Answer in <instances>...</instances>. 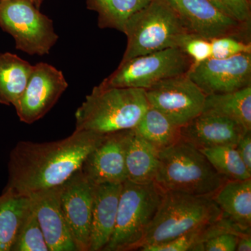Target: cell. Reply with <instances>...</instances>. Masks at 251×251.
Masks as SVG:
<instances>
[{
  "label": "cell",
  "instance_id": "6da1fadb",
  "mask_svg": "<svg viewBox=\"0 0 251 251\" xmlns=\"http://www.w3.org/2000/svg\"><path fill=\"white\" fill-rule=\"evenodd\" d=\"M103 135L75 130L64 139L47 143L21 141L10 153L6 189L18 194L60 186L82 166Z\"/></svg>",
  "mask_w": 251,
  "mask_h": 251
},
{
  "label": "cell",
  "instance_id": "7a4b0ae2",
  "mask_svg": "<svg viewBox=\"0 0 251 251\" xmlns=\"http://www.w3.org/2000/svg\"><path fill=\"white\" fill-rule=\"evenodd\" d=\"M150 107L145 90L133 87H94L75 112V130L105 135L133 129Z\"/></svg>",
  "mask_w": 251,
  "mask_h": 251
},
{
  "label": "cell",
  "instance_id": "3957f363",
  "mask_svg": "<svg viewBox=\"0 0 251 251\" xmlns=\"http://www.w3.org/2000/svg\"><path fill=\"white\" fill-rule=\"evenodd\" d=\"M227 180L211 166L199 148L182 138L159 151L154 181L164 191L213 197Z\"/></svg>",
  "mask_w": 251,
  "mask_h": 251
},
{
  "label": "cell",
  "instance_id": "277c9868",
  "mask_svg": "<svg viewBox=\"0 0 251 251\" xmlns=\"http://www.w3.org/2000/svg\"><path fill=\"white\" fill-rule=\"evenodd\" d=\"M222 216L212 197L164 191L159 208L137 250L170 242Z\"/></svg>",
  "mask_w": 251,
  "mask_h": 251
},
{
  "label": "cell",
  "instance_id": "5b68a950",
  "mask_svg": "<svg viewBox=\"0 0 251 251\" xmlns=\"http://www.w3.org/2000/svg\"><path fill=\"white\" fill-rule=\"evenodd\" d=\"M123 33L126 49L121 62L134 57L178 48L180 41L191 34L179 15L164 0H151L126 23Z\"/></svg>",
  "mask_w": 251,
  "mask_h": 251
},
{
  "label": "cell",
  "instance_id": "8992f818",
  "mask_svg": "<svg viewBox=\"0 0 251 251\" xmlns=\"http://www.w3.org/2000/svg\"><path fill=\"white\" fill-rule=\"evenodd\" d=\"M164 191L155 181L122 183L116 223L104 251L137 250L152 222L163 200Z\"/></svg>",
  "mask_w": 251,
  "mask_h": 251
},
{
  "label": "cell",
  "instance_id": "52a82bcc",
  "mask_svg": "<svg viewBox=\"0 0 251 251\" xmlns=\"http://www.w3.org/2000/svg\"><path fill=\"white\" fill-rule=\"evenodd\" d=\"M0 27L14 38L16 49L29 54H49L58 40L52 20L31 0H1Z\"/></svg>",
  "mask_w": 251,
  "mask_h": 251
},
{
  "label": "cell",
  "instance_id": "ba28073f",
  "mask_svg": "<svg viewBox=\"0 0 251 251\" xmlns=\"http://www.w3.org/2000/svg\"><path fill=\"white\" fill-rule=\"evenodd\" d=\"M193 64L179 48H170L120 63L101 84L147 90L162 80L188 74Z\"/></svg>",
  "mask_w": 251,
  "mask_h": 251
},
{
  "label": "cell",
  "instance_id": "9c48e42d",
  "mask_svg": "<svg viewBox=\"0 0 251 251\" xmlns=\"http://www.w3.org/2000/svg\"><path fill=\"white\" fill-rule=\"evenodd\" d=\"M145 90L150 106L179 127L192 121L204 109L206 95L187 74L162 80Z\"/></svg>",
  "mask_w": 251,
  "mask_h": 251
},
{
  "label": "cell",
  "instance_id": "30bf717a",
  "mask_svg": "<svg viewBox=\"0 0 251 251\" xmlns=\"http://www.w3.org/2000/svg\"><path fill=\"white\" fill-rule=\"evenodd\" d=\"M64 74L47 63L33 67L24 92L14 106L20 120L31 125L43 118L67 90Z\"/></svg>",
  "mask_w": 251,
  "mask_h": 251
},
{
  "label": "cell",
  "instance_id": "8fae6325",
  "mask_svg": "<svg viewBox=\"0 0 251 251\" xmlns=\"http://www.w3.org/2000/svg\"><path fill=\"white\" fill-rule=\"evenodd\" d=\"M179 15L191 34L204 39L232 36L251 41V25L228 17L209 0H164Z\"/></svg>",
  "mask_w": 251,
  "mask_h": 251
},
{
  "label": "cell",
  "instance_id": "7c38bea8",
  "mask_svg": "<svg viewBox=\"0 0 251 251\" xmlns=\"http://www.w3.org/2000/svg\"><path fill=\"white\" fill-rule=\"evenodd\" d=\"M96 185L81 170L60 185L61 206L77 251H89Z\"/></svg>",
  "mask_w": 251,
  "mask_h": 251
},
{
  "label": "cell",
  "instance_id": "4fadbf2b",
  "mask_svg": "<svg viewBox=\"0 0 251 251\" xmlns=\"http://www.w3.org/2000/svg\"><path fill=\"white\" fill-rule=\"evenodd\" d=\"M188 75L206 95L234 92L251 85V53L193 64Z\"/></svg>",
  "mask_w": 251,
  "mask_h": 251
},
{
  "label": "cell",
  "instance_id": "5bb4252c",
  "mask_svg": "<svg viewBox=\"0 0 251 251\" xmlns=\"http://www.w3.org/2000/svg\"><path fill=\"white\" fill-rule=\"evenodd\" d=\"M129 130L103 135L85 158L80 170L93 184H122L126 181L125 153Z\"/></svg>",
  "mask_w": 251,
  "mask_h": 251
},
{
  "label": "cell",
  "instance_id": "9a60e30c",
  "mask_svg": "<svg viewBox=\"0 0 251 251\" xmlns=\"http://www.w3.org/2000/svg\"><path fill=\"white\" fill-rule=\"evenodd\" d=\"M49 251H77L61 206L60 186L29 195Z\"/></svg>",
  "mask_w": 251,
  "mask_h": 251
},
{
  "label": "cell",
  "instance_id": "2e32d148",
  "mask_svg": "<svg viewBox=\"0 0 251 251\" xmlns=\"http://www.w3.org/2000/svg\"><path fill=\"white\" fill-rule=\"evenodd\" d=\"M247 131L237 122L209 112H202L181 127V138L199 149L237 145Z\"/></svg>",
  "mask_w": 251,
  "mask_h": 251
},
{
  "label": "cell",
  "instance_id": "e0dca14e",
  "mask_svg": "<svg viewBox=\"0 0 251 251\" xmlns=\"http://www.w3.org/2000/svg\"><path fill=\"white\" fill-rule=\"evenodd\" d=\"M122 188V183L96 185L89 251H103L110 240L116 223Z\"/></svg>",
  "mask_w": 251,
  "mask_h": 251
},
{
  "label": "cell",
  "instance_id": "ac0fdd59",
  "mask_svg": "<svg viewBox=\"0 0 251 251\" xmlns=\"http://www.w3.org/2000/svg\"><path fill=\"white\" fill-rule=\"evenodd\" d=\"M159 164V151L130 129L126 147L125 165L127 180L136 184L154 181Z\"/></svg>",
  "mask_w": 251,
  "mask_h": 251
},
{
  "label": "cell",
  "instance_id": "d6986e66",
  "mask_svg": "<svg viewBox=\"0 0 251 251\" xmlns=\"http://www.w3.org/2000/svg\"><path fill=\"white\" fill-rule=\"evenodd\" d=\"M223 214L244 231H251V178L227 180L212 197Z\"/></svg>",
  "mask_w": 251,
  "mask_h": 251
},
{
  "label": "cell",
  "instance_id": "ffe728a7",
  "mask_svg": "<svg viewBox=\"0 0 251 251\" xmlns=\"http://www.w3.org/2000/svg\"><path fill=\"white\" fill-rule=\"evenodd\" d=\"M29 196L5 188L0 196V251H11L30 209Z\"/></svg>",
  "mask_w": 251,
  "mask_h": 251
},
{
  "label": "cell",
  "instance_id": "44dd1931",
  "mask_svg": "<svg viewBox=\"0 0 251 251\" xmlns=\"http://www.w3.org/2000/svg\"><path fill=\"white\" fill-rule=\"evenodd\" d=\"M202 112L227 117L251 130V85L234 92L206 95Z\"/></svg>",
  "mask_w": 251,
  "mask_h": 251
},
{
  "label": "cell",
  "instance_id": "7402d4cb",
  "mask_svg": "<svg viewBox=\"0 0 251 251\" xmlns=\"http://www.w3.org/2000/svg\"><path fill=\"white\" fill-rule=\"evenodd\" d=\"M33 67L16 54L0 53V103L14 105L25 89Z\"/></svg>",
  "mask_w": 251,
  "mask_h": 251
},
{
  "label": "cell",
  "instance_id": "603a6c76",
  "mask_svg": "<svg viewBox=\"0 0 251 251\" xmlns=\"http://www.w3.org/2000/svg\"><path fill=\"white\" fill-rule=\"evenodd\" d=\"M134 130L158 151L174 145L181 138V127L150 105Z\"/></svg>",
  "mask_w": 251,
  "mask_h": 251
},
{
  "label": "cell",
  "instance_id": "cb8c5ba5",
  "mask_svg": "<svg viewBox=\"0 0 251 251\" xmlns=\"http://www.w3.org/2000/svg\"><path fill=\"white\" fill-rule=\"evenodd\" d=\"M151 0H86L87 9L98 14V25L123 32L133 15L148 6Z\"/></svg>",
  "mask_w": 251,
  "mask_h": 251
},
{
  "label": "cell",
  "instance_id": "d4e9b609",
  "mask_svg": "<svg viewBox=\"0 0 251 251\" xmlns=\"http://www.w3.org/2000/svg\"><path fill=\"white\" fill-rule=\"evenodd\" d=\"M211 166L220 175L228 180L251 179V173L239 156L236 145H221L199 149Z\"/></svg>",
  "mask_w": 251,
  "mask_h": 251
},
{
  "label": "cell",
  "instance_id": "484cf974",
  "mask_svg": "<svg viewBox=\"0 0 251 251\" xmlns=\"http://www.w3.org/2000/svg\"><path fill=\"white\" fill-rule=\"evenodd\" d=\"M11 251H49L40 225L31 206Z\"/></svg>",
  "mask_w": 251,
  "mask_h": 251
},
{
  "label": "cell",
  "instance_id": "4316f807",
  "mask_svg": "<svg viewBox=\"0 0 251 251\" xmlns=\"http://www.w3.org/2000/svg\"><path fill=\"white\" fill-rule=\"evenodd\" d=\"M211 57L226 59L242 53H251V42L232 36H221L211 39Z\"/></svg>",
  "mask_w": 251,
  "mask_h": 251
},
{
  "label": "cell",
  "instance_id": "83f0119b",
  "mask_svg": "<svg viewBox=\"0 0 251 251\" xmlns=\"http://www.w3.org/2000/svg\"><path fill=\"white\" fill-rule=\"evenodd\" d=\"M178 48L191 57L194 64L202 62L211 57V41L195 34L185 36Z\"/></svg>",
  "mask_w": 251,
  "mask_h": 251
},
{
  "label": "cell",
  "instance_id": "f1b7e54d",
  "mask_svg": "<svg viewBox=\"0 0 251 251\" xmlns=\"http://www.w3.org/2000/svg\"><path fill=\"white\" fill-rule=\"evenodd\" d=\"M223 14L243 24L251 23V0H209Z\"/></svg>",
  "mask_w": 251,
  "mask_h": 251
},
{
  "label": "cell",
  "instance_id": "f546056e",
  "mask_svg": "<svg viewBox=\"0 0 251 251\" xmlns=\"http://www.w3.org/2000/svg\"><path fill=\"white\" fill-rule=\"evenodd\" d=\"M243 234L234 232L218 234L199 246L196 251H235L238 239Z\"/></svg>",
  "mask_w": 251,
  "mask_h": 251
},
{
  "label": "cell",
  "instance_id": "4dcf8cb0",
  "mask_svg": "<svg viewBox=\"0 0 251 251\" xmlns=\"http://www.w3.org/2000/svg\"><path fill=\"white\" fill-rule=\"evenodd\" d=\"M236 148L248 171L251 173V130L244 133L236 145Z\"/></svg>",
  "mask_w": 251,
  "mask_h": 251
},
{
  "label": "cell",
  "instance_id": "1f68e13d",
  "mask_svg": "<svg viewBox=\"0 0 251 251\" xmlns=\"http://www.w3.org/2000/svg\"><path fill=\"white\" fill-rule=\"evenodd\" d=\"M236 251H251V233L244 234L239 237V239H238L237 247H236Z\"/></svg>",
  "mask_w": 251,
  "mask_h": 251
},
{
  "label": "cell",
  "instance_id": "d6a6232c",
  "mask_svg": "<svg viewBox=\"0 0 251 251\" xmlns=\"http://www.w3.org/2000/svg\"><path fill=\"white\" fill-rule=\"evenodd\" d=\"M31 1H34V2L35 3L36 6L39 7V4H40L41 3V0H31Z\"/></svg>",
  "mask_w": 251,
  "mask_h": 251
},
{
  "label": "cell",
  "instance_id": "836d02e7",
  "mask_svg": "<svg viewBox=\"0 0 251 251\" xmlns=\"http://www.w3.org/2000/svg\"><path fill=\"white\" fill-rule=\"evenodd\" d=\"M1 0H0V2H1Z\"/></svg>",
  "mask_w": 251,
  "mask_h": 251
}]
</instances>
